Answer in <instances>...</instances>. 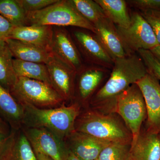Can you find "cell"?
I'll list each match as a JSON object with an SVG mask.
<instances>
[{"mask_svg": "<svg viewBox=\"0 0 160 160\" xmlns=\"http://www.w3.org/2000/svg\"><path fill=\"white\" fill-rule=\"evenodd\" d=\"M93 26L95 36L113 60L127 55L116 26L107 18L99 20Z\"/></svg>", "mask_w": 160, "mask_h": 160, "instance_id": "15", "label": "cell"}, {"mask_svg": "<svg viewBox=\"0 0 160 160\" xmlns=\"http://www.w3.org/2000/svg\"><path fill=\"white\" fill-rule=\"evenodd\" d=\"M67 138L69 151L81 160L98 159L103 149L112 143L76 131Z\"/></svg>", "mask_w": 160, "mask_h": 160, "instance_id": "13", "label": "cell"}, {"mask_svg": "<svg viewBox=\"0 0 160 160\" xmlns=\"http://www.w3.org/2000/svg\"><path fill=\"white\" fill-rule=\"evenodd\" d=\"M72 38L82 59L89 65L102 66L111 70L114 60L94 33L92 34L86 31L76 30L73 32Z\"/></svg>", "mask_w": 160, "mask_h": 160, "instance_id": "9", "label": "cell"}, {"mask_svg": "<svg viewBox=\"0 0 160 160\" xmlns=\"http://www.w3.org/2000/svg\"><path fill=\"white\" fill-rule=\"evenodd\" d=\"M110 69L94 65H85L77 73V89L83 101L91 99L96 90L109 74Z\"/></svg>", "mask_w": 160, "mask_h": 160, "instance_id": "14", "label": "cell"}, {"mask_svg": "<svg viewBox=\"0 0 160 160\" xmlns=\"http://www.w3.org/2000/svg\"><path fill=\"white\" fill-rule=\"evenodd\" d=\"M16 130L0 131V160H5L12 146Z\"/></svg>", "mask_w": 160, "mask_h": 160, "instance_id": "29", "label": "cell"}, {"mask_svg": "<svg viewBox=\"0 0 160 160\" xmlns=\"http://www.w3.org/2000/svg\"><path fill=\"white\" fill-rule=\"evenodd\" d=\"M25 134L35 153L47 156L52 160H67V146L55 135L43 128H28Z\"/></svg>", "mask_w": 160, "mask_h": 160, "instance_id": "8", "label": "cell"}, {"mask_svg": "<svg viewBox=\"0 0 160 160\" xmlns=\"http://www.w3.org/2000/svg\"><path fill=\"white\" fill-rule=\"evenodd\" d=\"M0 117L14 130L18 129L24 122V110L22 106L14 98L10 92L1 85Z\"/></svg>", "mask_w": 160, "mask_h": 160, "instance_id": "19", "label": "cell"}, {"mask_svg": "<svg viewBox=\"0 0 160 160\" xmlns=\"http://www.w3.org/2000/svg\"><path fill=\"white\" fill-rule=\"evenodd\" d=\"M75 131L111 142L132 143V135L119 116L89 110L78 117Z\"/></svg>", "mask_w": 160, "mask_h": 160, "instance_id": "3", "label": "cell"}, {"mask_svg": "<svg viewBox=\"0 0 160 160\" xmlns=\"http://www.w3.org/2000/svg\"><path fill=\"white\" fill-rule=\"evenodd\" d=\"M59 0H18L27 13L39 11L58 2Z\"/></svg>", "mask_w": 160, "mask_h": 160, "instance_id": "28", "label": "cell"}, {"mask_svg": "<svg viewBox=\"0 0 160 160\" xmlns=\"http://www.w3.org/2000/svg\"><path fill=\"white\" fill-rule=\"evenodd\" d=\"M113 113L119 116L132 135V143L137 138L142 124L147 118L146 103L136 83L132 84L117 98Z\"/></svg>", "mask_w": 160, "mask_h": 160, "instance_id": "5", "label": "cell"}, {"mask_svg": "<svg viewBox=\"0 0 160 160\" xmlns=\"http://www.w3.org/2000/svg\"><path fill=\"white\" fill-rule=\"evenodd\" d=\"M38 160H52L50 158L41 153H35Z\"/></svg>", "mask_w": 160, "mask_h": 160, "instance_id": "35", "label": "cell"}, {"mask_svg": "<svg viewBox=\"0 0 160 160\" xmlns=\"http://www.w3.org/2000/svg\"><path fill=\"white\" fill-rule=\"evenodd\" d=\"M51 51L53 55L77 73L85 66L73 38L63 27H53Z\"/></svg>", "mask_w": 160, "mask_h": 160, "instance_id": "10", "label": "cell"}, {"mask_svg": "<svg viewBox=\"0 0 160 160\" xmlns=\"http://www.w3.org/2000/svg\"><path fill=\"white\" fill-rule=\"evenodd\" d=\"M67 160H81L78 158L77 157H76L74 154H72V152L69 151V154H68V157H67Z\"/></svg>", "mask_w": 160, "mask_h": 160, "instance_id": "36", "label": "cell"}, {"mask_svg": "<svg viewBox=\"0 0 160 160\" xmlns=\"http://www.w3.org/2000/svg\"><path fill=\"white\" fill-rule=\"evenodd\" d=\"M6 42L17 59L46 64L52 55L51 52L19 40L7 39Z\"/></svg>", "mask_w": 160, "mask_h": 160, "instance_id": "18", "label": "cell"}, {"mask_svg": "<svg viewBox=\"0 0 160 160\" xmlns=\"http://www.w3.org/2000/svg\"><path fill=\"white\" fill-rule=\"evenodd\" d=\"M137 53L143 60L148 73L160 83V62L150 50L141 49Z\"/></svg>", "mask_w": 160, "mask_h": 160, "instance_id": "27", "label": "cell"}, {"mask_svg": "<svg viewBox=\"0 0 160 160\" xmlns=\"http://www.w3.org/2000/svg\"><path fill=\"white\" fill-rule=\"evenodd\" d=\"M160 138V132L159 133Z\"/></svg>", "mask_w": 160, "mask_h": 160, "instance_id": "37", "label": "cell"}, {"mask_svg": "<svg viewBox=\"0 0 160 160\" xmlns=\"http://www.w3.org/2000/svg\"><path fill=\"white\" fill-rule=\"evenodd\" d=\"M69 1L82 16L93 25L101 19L107 18L101 6L95 0Z\"/></svg>", "mask_w": 160, "mask_h": 160, "instance_id": "25", "label": "cell"}, {"mask_svg": "<svg viewBox=\"0 0 160 160\" xmlns=\"http://www.w3.org/2000/svg\"><path fill=\"white\" fill-rule=\"evenodd\" d=\"M53 27L49 26L31 25L14 27L9 38L19 40L51 51Z\"/></svg>", "mask_w": 160, "mask_h": 160, "instance_id": "16", "label": "cell"}, {"mask_svg": "<svg viewBox=\"0 0 160 160\" xmlns=\"http://www.w3.org/2000/svg\"><path fill=\"white\" fill-rule=\"evenodd\" d=\"M102 7L106 17L116 26L126 28L130 25L131 17L124 0H95Z\"/></svg>", "mask_w": 160, "mask_h": 160, "instance_id": "20", "label": "cell"}, {"mask_svg": "<svg viewBox=\"0 0 160 160\" xmlns=\"http://www.w3.org/2000/svg\"><path fill=\"white\" fill-rule=\"evenodd\" d=\"M13 56L6 42L0 43V85L10 92L17 79Z\"/></svg>", "mask_w": 160, "mask_h": 160, "instance_id": "22", "label": "cell"}, {"mask_svg": "<svg viewBox=\"0 0 160 160\" xmlns=\"http://www.w3.org/2000/svg\"><path fill=\"white\" fill-rule=\"evenodd\" d=\"M131 22L126 28L116 26L127 55L137 53L141 49L150 50L159 46L152 28L140 12L130 13Z\"/></svg>", "mask_w": 160, "mask_h": 160, "instance_id": "7", "label": "cell"}, {"mask_svg": "<svg viewBox=\"0 0 160 160\" xmlns=\"http://www.w3.org/2000/svg\"><path fill=\"white\" fill-rule=\"evenodd\" d=\"M160 62V46H158L150 50Z\"/></svg>", "mask_w": 160, "mask_h": 160, "instance_id": "33", "label": "cell"}, {"mask_svg": "<svg viewBox=\"0 0 160 160\" xmlns=\"http://www.w3.org/2000/svg\"><path fill=\"white\" fill-rule=\"evenodd\" d=\"M98 160V159H96V160Z\"/></svg>", "mask_w": 160, "mask_h": 160, "instance_id": "38", "label": "cell"}, {"mask_svg": "<svg viewBox=\"0 0 160 160\" xmlns=\"http://www.w3.org/2000/svg\"><path fill=\"white\" fill-rule=\"evenodd\" d=\"M127 3L133 8L141 10H160V0H129Z\"/></svg>", "mask_w": 160, "mask_h": 160, "instance_id": "31", "label": "cell"}, {"mask_svg": "<svg viewBox=\"0 0 160 160\" xmlns=\"http://www.w3.org/2000/svg\"><path fill=\"white\" fill-rule=\"evenodd\" d=\"M46 65L52 87L64 100L72 98L75 91L76 72L53 54Z\"/></svg>", "mask_w": 160, "mask_h": 160, "instance_id": "12", "label": "cell"}, {"mask_svg": "<svg viewBox=\"0 0 160 160\" xmlns=\"http://www.w3.org/2000/svg\"><path fill=\"white\" fill-rule=\"evenodd\" d=\"M5 160H38L29 140L24 132H15L12 146Z\"/></svg>", "mask_w": 160, "mask_h": 160, "instance_id": "24", "label": "cell"}, {"mask_svg": "<svg viewBox=\"0 0 160 160\" xmlns=\"http://www.w3.org/2000/svg\"><path fill=\"white\" fill-rule=\"evenodd\" d=\"M131 152L133 160H160L159 133L141 129L131 143Z\"/></svg>", "mask_w": 160, "mask_h": 160, "instance_id": "17", "label": "cell"}, {"mask_svg": "<svg viewBox=\"0 0 160 160\" xmlns=\"http://www.w3.org/2000/svg\"><path fill=\"white\" fill-rule=\"evenodd\" d=\"M148 73L138 53L116 58L109 78L91 98L93 109L104 113H113L118 96Z\"/></svg>", "mask_w": 160, "mask_h": 160, "instance_id": "1", "label": "cell"}, {"mask_svg": "<svg viewBox=\"0 0 160 160\" xmlns=\"http://www.w3.org/2000/svg\"><path fill=\"white\" fill-rule=\"evenodd\" d=\"M0 15L14 27L30 26L27 13L18 0H0Z\"/></svg>", "mask_w": 160, "mask_h": 160, "instance_id": "23", "label": "cell"}, {"mask_svg": "<svg viewBox=\"0 0 160 160\" xmlns=\"http://www.w3.org/2000/svg\"><path fill=\"white\" fill-rule=\"evenodd\" d=\"M21 105L24 110L23 123L27 124L29 128L47 129L63 141L75 131V124L80 112L78 103L49 109L29 104Z\"/></svg>", "mask_w": 160, "mask_h": 160, "instance_id": "2", "label": "cell"}, {"mask_svg": "<svg viewBox=\"0 0 160 160\" xmlns=\"http://www.w3.org/2000/svg\"><path fill=\"white\" fill-rule=\"evenodd\" d=\"M27 17L30 26H73L95 33L94 26L82 16L69 0H59L42 10L28 12Z\"/></svg>", "mask_w": 160, "mask_h": 160, "instance_id": "4", "label": "cell"}, {"mask_svg": "<svg viewBox=\"0 0 160 160\" xmlns=\"http://www.w3.org/2000/svg\"><path fill=\"white\" fill-rule=\"evenodd\" d=\"M10 92L20 104L40 108L58 106L64 101L50 85L28 78L18 77Z\"/></svg>", "mask_w": 160, "mask_h": 160, "instance_id": "6", "label": "cell"}, {"mask_svg": "<svg viewBox=\"0 0 160 160\" xmlns=\"http://www.w3.org/2000/svg\"><path fill=\"white\" fill-rule=\"evenodd\" d=\"M131 143L112 142L102 152L98 160H133L131 152Z\"/></svg>", "mask_w": 160, "mask_h": 160, "instance_id": "26", "label": "cell"}, {"mask_svg": "<svg viewBox=\"0 0 160 160\" xmlns=\"http://www.w3.org/2000/svg\"><path fill=\"white\" fill-rule=\"evenodd\" d=\"M140 13L152 28L160 46V10H148Z\"/></svg>", "mask_w": 160, "mask_h": 160, "instance_id": "30", "label": "cell"}, {"mask_svg": "<svg viewBox=\"0 0 160 160\" xmlns=\"http://www.w3.org/2000/svg\"><path fill=\"white\" fill-rule=\"evenodd\" d=\"M13 66L17 78L24 77L38 80L52 87L46 64L15 58L13 59Z\"/></svg>", "mask_w": 160, "mask_h": 160, "instance_id": "21", "label": "cell"}, {"mask_svg": "<svg viewBox=\"0 0 160 160\" xmlns=\"http://www.w3.org/2000/svg\"><path fill=\"white\" fill-rule=\"evenodd\" d=\"M0 131H9L7 127V124L0 117Z\"/></svg>", "mask_w": 160, "mask_h": 160, "instance_id": "34", "label": "cell"}, {"mask_svg": "<svg viewBox=\"0 0 160 160\" xmlns=\"http://www.w3.org/2000/svg\"><path fill=\"white\" fill-rule=\"evenodd\" d=\"M14 26L0 15V43L6 42Z\"/></svg>", "mask_w": 160, "mask_h": 160, "instance_id": "32", "label": "cell"}, {"mask_svg": "<svg viewBox=\"0 0 160 160\" xmlns=\"http://www.w3.org/2000/svg\"><path fill=\"white\" fill-rule=\"evenodd\" d=\"M146 103L147 110L146 130L160 132V83L149 73L136 82Z\"/></svg>", "mask_w": 160, "mask_h": 160, "instance_id": "11", "label": "cell"}]
</instances>
